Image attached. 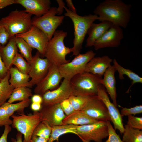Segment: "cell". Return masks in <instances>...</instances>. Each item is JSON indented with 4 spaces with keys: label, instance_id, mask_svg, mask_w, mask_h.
<instances>
[{
    "label": "cell",
    "instance_id": "1",
    "mask_svg": "<svg viewBox=\"0 0 142 142\" xmlns=\"http://www.w3.org/2000/svg\"><path fill=\"white\" fill-rule=\"evenodd\" d=\"M131 5L122 0H105L100 3L94 11L100 22L106 21L124 28L130 21Z\"/></svg>",
    "mask_w": 142,
    "mask_h": 142
},
{
    "label": "cell",
    "instance_id": "2",
    "mask_svg": "<svg viewBox=\"0 0 142 142\" xmlns=\"http://www.w3.org/2000/svg\"><path fill=\"white\" fill-rule=\"evenodd\" d=\"M64 9L66 11L64 16L69 17L74 25L73 45L71 48L72 55L76 56L80 53L83 43L89 27L94 21L98 20V18L95 14L79 15L70 10L65 6L64 7Z\"/></svg>",
    "mask_w": 142,
    "mask_h": 142
},
{
    "label": "cell",
    "instance_id": "3",
    "mask_svg": "<svg viewBox=\"0 0 142 142\" xmlns=\"http://www.w3.org/2000/svg\"><path fill=\"white\" fill-rule=\"evenodd\" d=\"M67 35L63 30H56L48 41L44 57L52 64L58 66L70 61L66 59V56L72 52L71 48L66 47L64 42Z\"/></svg>",
    "mask_w": 142,
    "mask_h": 142
},
{
    "label": "cell",
    "instance_id": "4",
    "mask_svg": "<svg viewBox=\"0 0 142 142\" xmlns=\"http://www.w3.org/2000/svg\"><path fill=\"white\" fill-rule=\"evenodd\" d=\"M102 77L84 72L72 77L70 83L73 95L92 97L97 95L99 89L102 85Z\"/></svg>",
    "mask_w": 142,
    "mask_h": 142
},
{
    "label": "cell",
    "instance_id": "5",
    "mask_svg": "<svg viewBox=\"0 0 142 142\" xmlns=\"http://www.w3.org/2000/svg\"><path fill=\"white\" fill-rule=\"evenodd\" d=\"M31 14L24 10L16 9L0 19V22L5 28L10 37L24 33L32 26Z\"/></svg>",
    "mask_w": 142,
    "mask_h": 142
},
{
    "label": "cell",
    "instance_id": "6",
    "mask_svg": "<svg viewBox=\"0 0 142 142\" xmlns=\"http://www.w3.org/2000/svg\"><path fill=\"white\" fill-rule=\"evenodd\" d=\"M17 114H13L11 116L13 119L12 126L23 135V142H31L34 130L42 121L41 114L39 111H34L29 115H26L24 113Z\"/></svg>",
    "mask_w": 142,
    "mask_h": 142
},
{
    "label": "cell",
    "instance_id": "7",
    "mask_svg": "<svg viewBox=\"0 0 142 142\" xmlns=\"http://www.w3.org/2000/svg\"><path fill=\"white\" fill-rule=\"evenodd\" d=\"M57 7H51L45 14L39 17H35L32 19L31 24L42 31L49 40L52 37L57 28L63 22L64 16H56Z\"/></svg>",
    "mask_w": 142,
    "mask_h": 142
},
{
    "label": "cell",
    "instance_id": "8",
    "mask_svg": "<svg viewBox=\"0 0 142 142\" xmlns=\"http://www.w3.org/2000/svg\"><path fill=\"white\" fill-rule=\"evenodd\" d=\"M96 54L93 51L89 50L75 56L70 62L58 66L62 78L70 80L75 75L84 72L87 64Z\"/></svg>",
    "mask_w": 142,
    "mask_h": 142
},
{
    "label": "cell",
    "instance_id": "9",
    "mask_svg": "<svg viewBox=\"0 0 142 142\" xmlns=\"http://www.w3.org/2000/svg\"><path fill=\"white\" fill-rule=\"evenodd\" d=\"M77 135L82 142H102L108 136L107 121H98L93 123L77 127Z\"/></svg>",
    "mask_w": 142,
    "mask_h": 142
},
{
    "label": "cell",
    "instance_id": "10",
    "mask_svg": "<svg viewBox=\"0 0 142 142\" xmlns=\"http://www.w3.org/2000/svg\"><path fill=\"white\" fill-rule=\"evenodd\" d=\"M73 90L70 80L64 79L60 85L56 89L48 90L41 95L42 107L51 106L60 103L72 95Z\"/></svg>",
    "mask_w": 142,
    "mask_h": 142
},
{
    "label": "cell",
    "instance_id": "11",
    "mask_svg": "<svg viewBox=\"0 0 142 142\" xmlns=\"http://www.w3.org/2000/svg\"><path fill=\"white\" fill-rule=\"evenodd\" d=\"M29 63L30 68L28 75L31 78L30 83L32 87L37 85L45 77L52 64L46 58H41L38 51L32 56Z\"/></svg>",
    "mask_w": 142,
    "mask_h": 142
},
{
    "label": "cell",
    "instance_id": "12",
    "mask_svg": "<svg viewBox=\"0 0 142 142\" xmlns=\"http://www.w3.org/2000/svg\"><path fill=\"white\" fill-rule=\"evenodd\" d=\"M23 38L32 48L36 49L41 56L44 57L49 40L41 30L34 26L27 32L15 35Z\"/></svg>",
    "mask_w": 142,
    "mask_h": 142
},
{
    "label": "cell",
    "instance_id": "13",
    "mask_svg": "<svg viewBox=\"0 0 142 142\" xmlns=\"http://www.w3.org/2000/svg\"><path fill=\"white\" fill-rule=\"evenodd\" d=\"M80 111L98 121H111L105 105L97 95L91 97Z\"/></svg>",
    "mask_w": 142,
    "mask_h": 142
},
{
    "label": "cell",
    "instance_id": "14",
    "mask_svg": "<svg viewBox=\"0 0 142 142\" xmlns=\"http://www.w3.org/2000/svg\"><path fill=\"white\" fill-rule=\"evenodd\" d=\"M123 37L121 27L113 24L105 33L94 43L95 50L106 47H116L120 45Z\"/></svg>",
    "mask_w": 142,
    "mask_h": 142
},
{
    "label": "cell",
    "instance_id": "15",
    "mask_svg": "<svg viewBox=\"0 0 142 142\" xmlns=\"http://www.w3.org/2000/svg\"><path fill=\"white\" fill-rule=\"evenodd\" d=\"M62 78L58 66L52 64L46 76L36 85L34 93L41 95L47 91L58 88Z\"/></svg>",
    "mask_w": 142,
    "mask_h": 142
},
{
    "label": "cell",
    "instance_id": "16",
    "mask_svg": "<svg viewBox=\"0 0 142 142\" xmlns=\"http://www.w3.org/2000/svg\"><path fill=\"white\" fill-rule=\"evenodd\" d=\"M97 95L105 105L115 129L119 131L121 134L123 133L124 127L123 116L117 107L110 101L106 89L103 85L99 88Z\"/></svg>",
    "mask_w": 142,
    "mask_h": 142
},
{
    "label": "cell",
    "instance_id": "17",
    "mask_svg": "<svg viewBox=\"0 0 142 142\" xmlns=\"http://www.w3.org/2000/svg\"><path fill=\"white\" fill-rule=\"evenodd\" d=\"M42 121L47 122L51 126L62 125V121L66 115L63 111L60 103L42 107L39 111Z\"/></svg>",
    "mask_w": 142,
    "mask_h": 142
},
{
    "label": "cell",
    "instance_id": "18",
    "mask_svg": "<svg viewBox=\"0 0 142 142\" xmlns=\"http://www.w3.org/2000/svg\"><path fill=\"white\" fill-rule=\"evenodd\" d=\"M16 4H19L25 8L24 11L31 15L39 17L50 9L51 2L50 0H15Z\"/></svg>",
    "mask_w": 142,
    "mask_h": 142
},
{
    "label": "cell",
    "instance_id": "19",
    "mask_svg": "<svg viewBox=\"0 0 142 142\" xmlns=\"http://www.w3.org/2000/svg\"><path fill=\"white\" fill-rule=\"evenodd\" d=\"M113 60L108 55L94 57L87 64L84 71L102 77Z\"/></svg>",
    "mask_w": 142,
    "mask_h": 142
},
{
    "label": "cell",
    "instance_id": "20",
    "mask_svg": "<svg viewBox=\"0 0 142 142\" xmlns=\"http://www.w3.org/2000/svg\"><path fill=\"white\" fill-rule=\"evenodd\" d=\"M113 24L106 21L101 22L99 23H93L89 27L87 34L85 47L93 46L95 42L99 39L110 28Z\"/></svg>",
    "mask_w": 142,
    "mask_h": 142
},
{
    "label": "cell",
    "instance_id": "21",
    "mask_svg": "<svg viewBox=\"0 0 142 142\" xmlns=\"http://www.w3.org/2000/svg\"><path fill=\"white\" fill-rule=\"evenodd\" d=\"M116 71V70L114 66L110 65L104 74L101 83L110 95L113 103L117 107L116 81L115 77Z\"/></svg>",
    "mask_w": 142,
    "mask_h": 142
},
{
    "label": "cell",
    "instance_id": "22",
    "mask_svg": "<svg viewBox=\"0 0 142 142\" xmlns=\"http://www.w3.org/2000/svg\"><path fill=\"white\" fill-rule=\"evenodd\" d=\"M15 36L12 37L6 45L0 44L1 57L6 67L9 70L12 67V62L18 53Z\"/></svg>",
    "mask_w": 142,
    "mask_h": 142
},
{
    "label": "cell",
    "instance_id": "23",
    "mask_svg": "<svg viewBox=\"0 0 142 142\" xmlns=\"http://www.w3.org/2000/svg\"><path fill=\"white\" fill-rule=\"evenodd\" d=\"M10 84L14 88L21 87H32L28 74L20 72L16 67H11L9 70Z\"/></svg>",
    "mask_w": 142,
    "mask_h": 142
},
{
    "label": "cell",
    "instance_id": "24",
    "mask_svg": "<svg viewBox=\"0 0 142 142\" xmlns=\"http://www.w3.org/2000/svg\"><path fill=\"white\" fill-rule=\"evenodd\" d=\"M98 121L88 116L80 111H75L66 116L63 120L62 125H82L93 123Z\"/></svg>",
    "mask_w": 142,
    "mask_h": 142
},
{
    "label": "cell",
    "instance_id": "25",
    "mask_svg": "<svg viewBox=\"0 0 142 142\" xmlns=\"http://www.w3.org/2000/svg\"><path fill=\"white\" fill-rule=\"evenodd\" d=\"M77 125L73 124H65L52 127L51 132L48 142H59V137L63 135L72 133L77 135Z\"/></svg>",
    "mask_w": 142,
    "mask_h": 142
},
{
    "label": "cell",
    "instance_id": "26",
    "mask_svg": "<svg viewBox=\"0 0 142 142\" xmlns=\"http://www.w3.org/2000/svg\"><path fill=\"white\" fill-rule=\"evenodd\" d=\"M113 65L115 67L116 71L119 73V77L120 80L124 79L123 75H125L132 80L131 85L126 92H129L130 89L134 84L136 83H142V78L131 70L124 68L118 63L116 59H114L113 60Z\"/></svg>",
    "mask_w": 142,
    "mask_h": 142
},
{
    "label": "cell",
    "instance_id": "27",
    "mask_svg": "<svg viewBox=\"0 0 142 142\" xmlns=\"http://www.w3.org/2000/svg\"><path fill=\"white\" fill-rule=\"evenodd\" d=\"M9 71L5 76L0 82V106L9 99L14 88L9 84Z\"/></svg>",
    "mask_w": 142,
    "mask_h": 142
},
{
    "label": "cell",
    "instance_id": "28",
    "mask_svg": "<svg viewBox=\"0 0 142 142\" xmlns=\"http://www.w3.org/2000/svg\"><path fill=\"white\" fill-rule=\"evenodd\" d=\"M30 88L27 87H21L14 88L7 102L9 103L18 101L21 102L29 98L33 95Z\"/></svg>",
    "mask_w": 142,
    "mask_h": 142
},
{
    "label": "cell",
    "instance_id": "29",
    "mask_svg": "<svg viewBox=\"0 0 142 142\" xmlns=\"http://www.w3.org/2000/svg\"><path fill=\"white\" fill-rule=\"evenodd\" d=\"M122 140L123 142H142V130L134 129L127 124L124 126Z\"/></svg>",
    "mask_w": 142,
    "mask_h": 142
},
{
    "label": "cell",
    "instance_id": "30",
    "mask_svg": "<svg viewBox=\"0 0 142 142\" xmlns=\"http://www.w3.org/2000/svg\"><path fill=\"white\" fill-rule=\"evenodd\" d=\"M31 103V100L29 98L16 103H8L6 111L7 117L10 118L16 111L18 113H24L25 108L28 107Z\"/></svg>",
    "mask_w": 142,
    "mask_h": 142
},
{
    "label": "cell",
    "instance_id": "31",
    "mask_svg": "<svg viewBox=\"0 0 142 142\" xmlns=\"http://www.w3.org/2000/svg\"><path fill=\"white\" fill-rule=\"evenodd\" d=\"M15 37L16 42L21 54L29 63L32 57V48L22 38Z\"/></svg>",
    "mask_w": 142,
    "mask_h": 142
},
{
    "label": "cell",
    "instance_id": "32",
    "mask_svg": "<svg viewBox=\"0 0 142 142\" xmlns=\"http://www.w3.org/2000/svg\"><path fill=\"white\" fill-rule=\"evenodd\" d=\"M52 127L45 121H42L37 126L32 136H39L49 139L51 132Z\"/></svg>",
    "mask_w": 142,
    "mask_h": 142
},
{
    "label": "cell",
    "instance_id": "33",
    "mask_svg": "<svg viewBox=\"0 0 142 142\" xmlns=\"http://www.w3.org/2000/svg\"><path fill=\"white\" fill-rule=\"evenodd\" d=\"M12 64L22 73L28 74L30 68V63L25 60L23 57L18 52L13 60Z\"/></svg>",
    "mask_w": 142,
    "mask_h": 142
},
{
    "label": "cell",
    "instance_id": "34",
    "mask_svg": "<svg viewBox=\"0 0 142 142\" xmlns=\"http://www.w3.org/2000/svg\"><path fill=\"white\" fill-rule=\"evenodd\" d=\"M90 97L72 95L68 99L75 111H80L84 107Z\"/></svg>",
    "mask_w": 142,
    "mask_h": 142
},
{
    "label": "cell",
    "instance_id": "35",
    "mask_svg": "<svg viewBox=\"0 0 142 142\" xmlns=\"http://www.w3.org/2000/svg\"><path fill=\"white\" fill-rule=\"evenodd\" d=\"M8 103L6 102L4 104L0 106V126L12 124V120L8 118L6 114V111Z\"/></svg>",
    "mask_w": 142,
    "mask_h": 142
},
{
    "label": "cell",
    "instance_id": "36",
    "mask_svg": "<svg viewBox=\"0 0 142 142\" xmlns=\"http://www.w3.org/2000/svg\"><path fill=\"white\" fill-rule=\"evenodd\" d=\"M108 127V138L105 142H123L116 133L110 121H107Z\"/></svg>",
    "mask_w": 142,
    "mask_h": 142
},
{
    "label": "cell",
    "instance_id": "37",
    "mask_svg": "<svg viewBox=\"0 0 142 142\" xmlns=\"http://www.w3.org/2000/svg\"><path fill=\"white\" fill-rule=\"evenodd\" d=\"M127 124L134 129L142 130V117L133 115L128 116Z\"/></svg>",
    "mask_w": 142,
    "mask_h": 142
},
{
    "label": "cell",
    "instance_id": "38",
    "mask_svg": "<svg viewBox=\"0 0 142 142\" xmlns=\"http://www.w3.org/2000/svg\"><path fill=\"white\" fill-rule=\"evenodd\" d=\"M142 113V105H137L130 108H122L120 114L122 116L134 115Z\"/></svg>",
    "mask_w": 142,
    "mask_h": 142
},
{
    "label": "cell",
    "instance_id": "39",
    "mask_svg": "<svg viewBox=\"0 0 142 142\" xmlns=\"http://www.w3.org/2000/svg\"><path fill=\"white\" fill-rule=\"evenodd\" d=\"M61 108L66 115H69L75 110L68 99H66L60 103Z\"/></svg>",
    "mask_w": 142,
    "mask_h": 142
},
{
    "label": "cell",
    "instance_id": "40",
    "mask_svg": "<svg viewBox=\"0 0 142 142\" xmlns=\"http://www.w3.org/2000/svg\"><path fill=\"white\" fill-rule=\"evenodd\" d=\"M11 38L5 28L0 22V44L5 45Z\"/></svg>",
    "mask_w": 142,
    "mask_h": 142
},
{
    "label": "cell",
    "instance_id": "41",
    "mask_svg": "<svg viewBox=\"0 0 142 142\" xmlns=\"http://www.w3.org/2000/svg\"><path fill=\"white\" fill-rule=\"evenodd\" d=\"M9 70L6 67L2 60L0 52V77L2 79L8 72Z\"/></svg>",
    "mask_w": 142,
    "mask_h": 142
},
{
    "label": "cell",
    "instance_id": "42",
    "mask_svg": "<svg viewBox=\"0 0 142 142\" xmlns=\"http://www.w3.org/2000/svg\"><path fill=\"white\" fill-rule=\"evenodd\" d=\"M3 134L0 137V142H7V138L8 134L11 131L12 128L9 125H5Z\"/></svg>",
    "mask_w": 142,
    "mask_h": 142
},
{
    "label": "cell",
    "instance_id": "43",
    "mask_svg": "<svg viewBox=\"0 0 142 142\" xmlns=\"http://www.w3.org/2000/svg\"><path fill=\"white\" fill-rule=\"evenodd\" d=\"M56 1L58 6V7L57 8V14L60 16L63 12L65 4L63 0H57Z\"/></svg>",
    "mask_w": 142,
    "mask_h": 142
},
{
    "label": "cell",
    "instance_id": "44",
    "mask_svg": "<svg viewBox=\"0 0 142 142\" xmlns=\"http://www.w3.org/2000/svg\"><path fill=\"white\" fill-rule=\"evenodd\" d=\"M14 4H16L15 0H0V9Z\"/></svg>",
    "mask_w": 142,
    "mask_h": 142
},
{
    "label": "cell",
    "instance_id": "45",
    "mask_svg": "<svg viewBox=\"0 0 142 142\" xmlns=\"http://www.w3.org/2000/svg\"><path fill=\"white\" fill-rule=\"evenodd\" d=\"M31 102L42 104V97L41 95L35 94L31 97Z\"/></svg>",
    "mask_w": 142,
    "mask_h": 142
},
{
    "label": "cell",
    "instance_id": "46",
    "mask_svg": "<svg viewBox=\"0 0 142 142\" xmlns=\"http://www.w3.org/2000/svg\"><path fill=\"white\" fill-rule=\"evenodd\" d=\"M42 108L41 104L34 103H31V108L34 111H39Z\"/></svg>",
    "mask_w": 142,
    "mask_h": 142
},
{
    "label": "cell",
    "instance_id": "47",
    "mask_svg": "<svg viewBox=\"0 0 142 142\" xmlns=\"http://www.w3.org/2000/svg\"><path fill=\"white\" fill-rule=\"evenodd\" d=\"M49 139L42 137L33 136L31 137V142H48Z\"/></svg>",
    "mask_w": 142,
    "mask_h": 142
},
{
    "label": "cell",
    "instance_id": "48",
    "mask_svg": "<svg viewBox=\"0 0 142 142\" xmlns=\"http://www.w3.org/2000/svg\"><path fill=\"white\" fill-rule=\"evenodd\" d=\"M65 1L67 3V6L68 7V9L71 11L76 13L77 9L73 4L72 0H66Z\"/></svg>",
    "mask_w": 142,
    "mask_h": 142
},
{
    "label": "cell",
    "instance_id": "49",
    "mask_svg": "<svg viewBox=\"0 0 142 142\" xmlns=\"http://www.w3.org/2000/svg\"><path fill=\"white\" fill-rule=\"evenodd\" d=\"M22 134L20 132H18L16 135V139L12 138V142H23L22 141Z\"/></svg>",
    "mask_w": 142,
    "mask_h": 142
},
{
    "label": "cell",
    "instance_id": "50",
    "mask_svg": "<svg viewBox=\"0 0 142 142\" xmlns=\"http://www.w3.org/2000/svg\"><path fill=\"white\" fill-rule=\"evenodd\" d=\"M2 78H1V77H0V82H1V80H2Z\"/></svg>",
    "mask_w": 142,
    "mask_h": 142
}]
</instances>
